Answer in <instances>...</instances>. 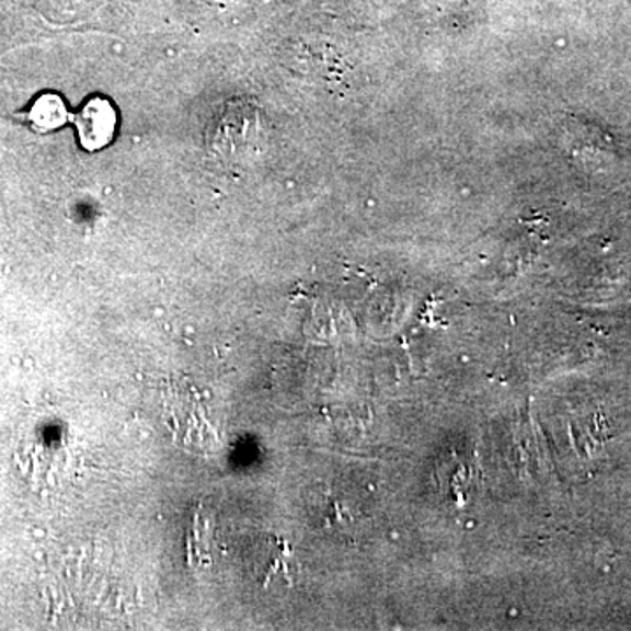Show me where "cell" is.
Here are the masks:
<instances>
[{
	"label": "cell",
	"instance_id": "1",
	"mask_svg": "<svg viewBox=\"0 0 631 631\" xmlns=\"http://www.w3.org/2000/svg\"><path fill=\"white\" fill-rule=\"evenodd\" d=\"M114 113L110 104L104 101H92L79 114L78 128L81 142L93 149L104 145L113 134Z\"/></svg>",
	"mask_w": 631,
	"mask_h": 631
},
{
	"label": "cell",
	"instance_id": "2",
	"mask_svg": "<svg viewBox=\"0 0 631 631\" xmlns=\"http://www.w3.org/2000/svg\"><path fill=\"white\" fill-rule=\"evenodd\" d=\"M31 119L35 128L51 130L66 123V110L58 96L43 95L32 105Z\"/></svg>",
	"mask_w": 631,
	"mask_h": 631
}]
</instances>
